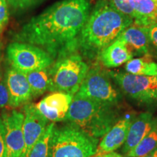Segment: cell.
Instances as JSON below:
<instances>
[{
  "instance_id": "obj_23",
  "label": "cell",
  "mask_w": 157,
  "mask_h": 157,
  "mask_svg": "<svg viewBox=\"0 0 157 157\" xmlns=\"http://www.w3.org/2000/svg\"><path fill=\"white\" fill-rule=\"evenodd\" d=\"M14 11H24L42 3L44 0H6Z\"/></svg>"
},
{
  "instance_id": "obj_12",
  "label": "cell",
  "mask_w": 157,
  "mask_h": 157,
  "mask_svg": "<svg viewBox=\"0 0 157 157\" xmlns=\"http://www.w3.org/2000/svg\"><path fill=\"white\" fill-rule=\"evenodd\" d=\"M5 83L8 90L10 108L25 105L32 98L30 85L25 74L10 68L6 74Z\"/></svg>"
},
{
  "instance_id": "obj_5",
  "label": "cell",
  "mask_w": 157,
  "mask_h": 157,
  "mask_svg": "<svg viewBox=\"0 0 157 157\" xmlns=\"http://www.w3.org/2000/svg\"><path fill=\"white\" fill-rule=\"evenodd\" d=\"M76 50L66 51L57 57L50 68V92L74 96L81 87L89 67Z\"/></svg>"
},
{
  "instance_id": "obj_4",
  "label": "cell",
  "mask_w": 157,
  "mask_h": 157,
  "mask_svg": "<svg viewBox=\"0 0 157 157\" xmlns=\"http://www.w3.org/2000/svg\"><path fill=\"white\" fill-rule=\"evenodd\" d=\"M98 139L87 135L73 124L55 125L51 136L48 157H93Z\"/></svg>"
},
{
  "instance_id": "obj_1",
  "label": "cell",
  "mask_w": 157,
  "mask_h": 157,
  "mask_svg": "<svg viewBox=\"0 0 157 157\" xmlns=\"http://www.w3.org/2000/svg\"><path fill=\"white\" fill-rule=\"evenodd\" d=\"M92 0H61L29 20L15 35L16 42L39 46L55 59L76 50V41L91 12Z\"/></svg>"
},
{
  "instance_id": "obj_9",
  "label": "cell",
  "mask_w": 157,
  "mask_h": 157,
  "mask_svg": "<svg viewBox=\"0 0 157 157\" xmlns=\"http://www.w3.org/2000/svg\"><path fill=\"white\" fill-rule=\"evenodd\" d=\"M23 124L24 148L21 157H28L31 150L48 126V120L38 111L36 105L27 103L24 105Z\"/></svg>"
},
{
  "instance_id": "obj_28",
  "label": "cell",
  "mask_w": 157,
  "mask_h": 157,
  "mask_svg": "<svg viewBox=\"0 0 157 157\" xmlns=\"http://www.w3.org/2000/svg\"><path fill=\"white\" fill-rule=\"evenodd\" d=\"M95 157H123V156L119 154H118V153L112 151V152L105 153V154L95 155Z\"/></svg>"
},
{
  "instance_id": "obj_27",
  "label": "cell",
  "mask_w": 157,
  "mask_h": 157,
  "mask_svg": "<svg viewBox=\"0 0 157 157\" xmlns=\"http://www.w3.org/2000/svg\"><path fill=\"white\" fill-rule=\"evenodd\" d=\"M149 39L157 52V23L149 27Z\"/></svg>"
},
{
  "instance_id": "obj_16",
  "label": "cell",
  "mask_w": 157,
  "mask_h": 157,
  "mask_svg": "<svg viewBox=\"0 0 157 157\" xmlns=\"http://www.w3.org/2000/svg\"><path fill=\"white\" fill-rule=\"evenodd\" d=\"M133 55L127 48L125 43L117 39L100 53L101 61L107 68H116L132 59Z\"/></svg>"
},
{
  "instance_id": "obj_10",
  "label": "cell",
  "mask_w": 157,
  "mask_h": 157,
  "mask_svg": "<svg viewBox=\"0 0 157 157\" xmlns=\"http://www.w3.org/2000/svg\"><path fill=\"white\" fill-rule=\"evenodd\" d=\"M6 131L7 157H21L24 148L23 124L24 114L20 111L3 112L2 115Z\"/></svg>"
},
{
  "instance_id": "obj_30",
  "label": "cell",
  "mask_w": 157,
  "mask_h": 157,
  "mask_svg": "<svg viewBox=\"0 0 157 157\" xmlns=\"http://www.w3.org/2000/svg\"><path fill=\"white\" fill-rule=\"evenodd\" d=\"M144 157H155L154 156H153L151 154H149L148 155H146V156H145Z\"/></svg>"
},
{
  "instance_id": "obj_31",
  "label": "cell",
  "mask_w": 157,
  "mask_h": 157,
  "mask_svg": "<svg viewBox=\"0 0 157 157\" xmlns=\"http://www.w3.org/2000/svg\"><path fill=\"white\" fill-rule=\"evenodd\" d=\"M1 71H0V82H1Z\"/></svg>"
},
{
  "instance_id": "obj_11",
  "label": "cell",
  "mask_w": 157,
  "mask_h": 157,
  "mask_svg": "<svg viewBox=\"0 0 157 157\" xmlns=\"http://www.w3.org/2000/svg\"><path fill=\"white\" fill-rule=\"evenodd\" d=\"M73 98L69 94L56 92L43 98L36 107L48 121L55 122L66 120Z\"/></svg>"
},
{
  "instance_id": "obj_26",
  "label": "cell",
  "mask_w": 157,
  "mask_h": 157,
  "mask_svg": "<svg viewBox=\"0 0 157 157\" xmlns=\"http://www.w3.org/2000/svg\"><path fill=\"white\" fill-rule=\"evenodd\" d=\"M10 96L8 90L5 82L2 81L0 82V109L7 106L9 104Z\"/></svg>"
},
{
  "instance_id": "obj_8",
  "label": "cell",
  "mask_w": 157,
  "mask_h": 157,
  "mask_svg": "<svg viewBox=\"0 0 157 157\" xmlns=\"http://www.w3.org/2000/svg\"><path fill=\"white\" fill-rule=\"evenodd\" d=\"M121 90L135 101L151 103L157 101V76L135 75L109 71Z\"/></svg>"
},
{
  "instance_id": "obj_25",
  "label": "cell",
  "mask_w": 157,
  "mask_h": 157,
  "mask_svg": "<svg viewBox=\"0 0 157 157\" xmlns=\"http://www.w3.org/2000/svg\"><path fill=\"white\" fill-rule=\"evenodd\" d=\"M0 157H7L6 131L2 117H0Z\"/></svg>"
},
{
  "instance_id": "obj_19",
  "label": "cell",
  "mask_w": 157,
  "mask_h": 157,
  "mask_svg": "<svg viewBox=\"0 0 157 157\" xmlns=\"http://www.w3.org/2000/svg\"><path fill=\"white\" fill-rule=\"evenodd\" d=\"M125 70L127 73L135 75L157 76V63L153 61L149 55H146L127 62Z\"/></svg>"
},
{
  "instance_id": "obj_17",
  "label": "cell",
  "mask_w": 157,
  "mask_h": 157,
  "mask_svg": "<svg viewBox=\"0 0 157 157\" xmlns=\"http://www.w3.org/2000/svg\"><path fill=\"white\" fill-rule=\"evenodd\" d=\"M138 19L134 25L150 27L157 23V2L154 0H129Z\"/></svg>"
},
{
  "instance_id": "obj_18",
  "label": "cell",
  "mask_w": 157,
  "mask_h": 157,
  "mask_svg": "<svg viewBox=\"0 0 157 157\" xmlns=\"http://www.w3.org/2000/svg\"><path fill=\"white\" fill-rule=\"evenodd\" d=\"M50 68L33 71L25 74L33 98L39 97L46 91L50 90Z\"/></svg>"
},
{
  "instance_id": "obj_3",
  "label": "cell",
  "mask_w": 157,
  "mask_h": 157,
  "mask_svg": "<svg viewBox=\"0 0 157 157\" xmlns=\"http://www.w3.org/2000/svg\"><path fill=\"white\" fill-rule=\"evenodd\" d=\"M113 106L74 95L66 120L98 139L103 137L119 120Z\"/></svg>"
},
{
  "instance_id": "obj_21",
  "label": "cell",
  "mask_w": 157,
  "mask_h": 157,
  "mask_svg": "<svg viewBox=\"0 0 157 157\" xmlns=\"http://www.w3.org/2000/svg\"><path fill=\"white\" fill-rule=\"evenodd\" d=\"M55 123L51 122L47 127L44 132L36 143L29 153L28 157H48L49 151V144L52 136Z\"/></svg>"
},
{
  "instance_id": "obj_29",
  "label": "cell",
  "mask_w": 157,
  "mask_h": 157,
  "mask_svg": "<svg viewBox=\"0 0 157 157\" xmlns=\"http://www.w3.org/2000/svg\"><path fill=\"white\" fill-rule=\"evenodd\" d=\"M150 154H151L153 156H154L155 157H157V148L155 149V150L153 151L151 153H150Z\"/></svg>"
},
{
  "instance_id": "obj_15",
  "label": "cell",
  "mask_w": 157,
  "mask_h": 157,
  "mask_svg": "<svg viewBox=\"0 0 157 157\" xmlns=\"http://www.w3.org/2000/svg\"><path fill=\"white\" fill-rule=\"evenodd\" d=\"M131 123L132 121L127 117L119 119L103 137L95 155L112 152L123 146Z\"/></svg>"
},
{
  "instance_id": "obj_14",
  "label": "cell",
  "mask_w": 157,
  "mask_h": 157,
  "mask_svg": "<svg viewBox=\"0 0 157 157\" xmlns=\"http://www.w3.org/2000/svg\"><path fill=\"white\" fill-rule=\"evenodd\" d=\"M156 119L150 112L142 113L135 118L129 126L126 140L123 145L124 154H128L143 140L152 128Z\"/></svg>"
},
{
  "instance_id": "obj_24",
  "label": "cell",
  "mask_w": 157,
  "mask_h": 157,
  "mask_svg": "<svg viewBox=\"0 0 157 157\" xmlns=\"http://www.w3.org/2000/svg\"><path fill=\"white\" fill-rule=\"evenodd\" d=\"M8 5L6 0H0V33L8 21Z\"/></svg>"
},
{
  "instance_id": "obj_7",
  "label": "cell",
  "mask_w": 157,
  "mask_h": 157,
  "mask_svg": "<svg viewBox=\"0 0 157 157\" xmlns=\"http://www.w3.org/2000/svg\"><path fill=\"white\" fill-rule=\"evenodd\" d=\"M74 95L93 101L117 105L119 94L111 83L109 74L96 66L88 71L78 91Z\"/></svg>"
},
{
  "instance_id": "obj_22",
  "label": "cell",
  "mask_w": 157,
  "mask_h": 157,
  "mask_svg": "<svg viewBox=\"0 0 157 157\" xmlns=\"http://www.w3.org/2000/svg\"><path fill=\"white\" fill-rule=\"evenodd\" d=\"M118 11L136 22L138 19L137 13L131 5L129 0H110Z\"/></svg>"
},
{
  "instance_id": "obj_20",
  "label": "cell",
  "mask_w": 157,
  "mask_h": 157,
  "mask_svg": "<svg viewBox=\"0 0 157 157\" xmlns=\"http://www.w3.org/2000/svg\"><path fill=\"white\" fill-rule=\"evenodd\" d=\"M157 148V118L146 136L127 154V157H144Z\"/></svg>"
},
{
  "instance_id": "obj_32",
  "label": "cell",
  "mask_w": 157,
  "mask_h": 157,
  "mask_svg": "<svg viewBox=\"0 0 157 157\" xmlns=\"http://www.w3.org/2000/svg\"><path fill=\"white\" fill-rule=\"evenodd\" d=\"M154 1H156V2H157V0H154Z\"/></svg>"
},
{
  "instance_id": "obj_13",
  "label": "cell",
  "mask_w": 157,
  "mask_h": 157,
  "mask_svg": "<svg viewBox=\"0 0 157 157\" xmlns=\"http://www.w3.org/2000/svg\"><path fill=\"white\" fill-rule=\"evenodd\" d=\"M117 39L125 43L127 48L133 56L149 55V27L131 25Z\"/></svg>"
},
{
  "instance_id": "obj_2",
  "label": "cell",
  "mask_w": 157,
  "mask_h": 157,
  "mask_svg": "<svg viewBox=\"0 0 157 157\" xmlns=\"http://www.w3.org/2000/svg\"><path fill=\"white\" fill-rule=\"evenodd\" d=\"M133 23L110 0H98L78 35L76 47L89 58L99 56Z\"/></svg>"
},
{
  "instance_id": "obj_6",
  "label": "cell",
  "mask_w": 157,
  "mask_h": 157,
  "mask_svg": "<svg viewBox=\"0 0 157 157\" xmlns=\"http://www.w3.org/2000/svg\"><path fill=\"white\" fill-rule=\"evenodd\" d=\"M7 56L12 68L23 74L51 67L53 57L47 51L29 43L14 42L8 45Z\"/></svg>"
}]
</instances>
